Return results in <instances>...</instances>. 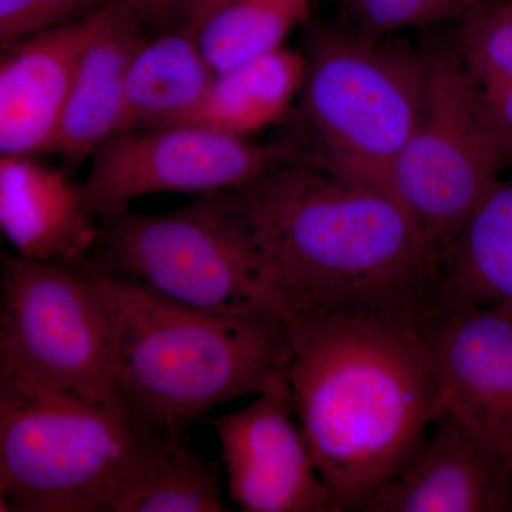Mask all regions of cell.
<instances>
[{
	"instance_id": "cell-1",
	"label": "cell",
	"mask_w": 512,
	"mask_h": 512,
	"mask_svg": "<svg viewBox=\"0 0 512 512\" xmlns=\"http://www.w3.org/2000/svg\"><path fill=\"white\" fill-rule=\"evenodd\" d=\"M261 258L275 311L423 316L440 261L392 192L316 158L220 191Z\"/></svg>"
},
{
	"instance_id": "cell-2",
	"label": "cell",
	"mask_w": 512,
	"mask_h": 512,
	"mask_svg": "<svg viewBox=\"0 0 512 512\" xmlns=\"http://www.w3.org/2000/svg\"><path fill=\"white\" fill-rule=\"evenodd\" d=\"M420 318L360 312L286 320L293 410L342 511H365L436 419Z\"/></svg>"
},
{
	"instance_id": "cell-3",
	"label": "cell",
	"mask_w": 512,
	"mask_h": 512,
	"mask_svg": "<svg viewBox=\"0 0 512 512\" xmlns=\"http://www.w3.org/2000/svg\"><path fill=\"white\" fill-rule=\"evenodd\" d=\"M84 262L109 313L117 393L143 429L184 436L214 407L258 396L285 376L282 316L205 311Z\"/></svg>"
},
{
	"instance_id": "cell-4",
	"label": "cell",
	"mask_w": 512,
	"mask_h": 512,
	"mask_svg": "<svg viewBox=\"0 0 512 512\" xmlns=\"http://www.w3.org/2000/svg\"><path fill=\"white\" fill-rule=\"evenodd\" d=\"M146 433L126 406L0 365V511L111 512Z\"/></svg>"
},
{
	"instance_id": "cell-5",
	"label": "cell",
	"mask_w": 512,
	"mask_h": 512,
	"mask_svg": "<svg viewBox=\"0 0 512 512\" xmlns=\"http://www.w3.org/2000/svg\"><path fill=\"white\" fill-rule=\"evenodd\" d=\"M303 53V140L330 167L384 185L423 114L426 50L316 23Z\"/></svg>"
},
{
	"instance_id": "cell-6",
	"label": "cell",
	"mask_w": 512,
	"mask_h": 512,
	"mask_svg": "<svg viewBox=\"0 0 512 512\" xmlns=\"http://www.w3.org/2000/svg\"><path fill=\"white\" fill-rule=\"evenodd\" d=\"M97 245L92 264L173 301L228 315H278L254 241L220 191L167 214L124 212L101 225Z\"/></svg>"
},
{
	"instance_id": "cell-7",
	"label": "cell",
	"mask_w": 512,
	"mask_h": 512,
	"mask_svg": "<svg viewBox=\"0 0 512 512\" xmlns=\"http://www.w3.org/2000/svg\"><path fill=\"white\" fill-rule=\"evenodd\" d=\"M424 50L429 83L423 114L390 165L384 187L441 265L471 212L507 168L481 116L478 86L456 47Z\"/></svg>"
},
{
	"instance_id": "cell-8",
	"label": "cell",
	"mask_w": 512,
	"mask_h": 512,
	"mask_svg": "<svg viewBox=\"0 0 512 512\" xmlns=\"http://www.w3.org/2000/svg\"><path fill=\"white\" fill-rule=\"evenodd\" d=\"M0 365L104 406L121 402L111 373L106 303L86 262L3 255Z\"/></svg>"
},
{
	"instance_id": "cell-9",
	"label": "cell",
	"mask_w": 512,
	"mask_h": 512,
	"mask_svg": "<svg viewBox=\"0 0 512 512\" xmlns=\"http://www.w3.org/2000/svg\"><path fill=\"white\" fill-rule=\"evenodd\" d=\"M312 157L303 138L256 144L200 124L131 128L94 151L80 194L101 227L144 195L232 190Z\"/></svg>"
},
{
	"instance_id": "cell-10",
	"label": "cell",
	"mask_w": 512,
	"mask_h": 512,
	"mask_svg": "<svg viewBox=\"0 0 512 512\" xmlns=\"http://www.w3.org/2000/svg\"><path fill=\"white\" fill-rule=\"evenodd\" d=\"M286 376L237 412L207 419L217 433L229 498L247 512H342L320 476Z\"/></svg>"
},
{
	"instance_id": "cell-11",
	"label": "cell",
	"mask_w": 512,
	"mask_h": 512,
	"mask_svg": "<svg viewBox=\"0 0 512 512\" xmlns=\"http://www.w3.org/2000/svg\"><path fill=\"white\" fill-rule=\"evenodd\" d=\"M437 413L456 416L505 458L512 454V306H433L420 318Z\"/></svg>"
},
{
	"instance_id": "cell-12",
	"label": "cell",
	"mask_w": 512,
	"mask_h": 512,
	"mask_svg": "<svg viewBox=\"0 0 512 512\" xmlns=\"http://www.w3.org/2000/svg\"><path fill=\"white\" fill-rule=\"evenodd\" d=\"M511 503L507 458L456 416L439 412L412 458L365 511L500 512L510 511Z\"/></svg>"
},
{
	"instance_id": "cell-13",
	"label": "cell",
	"mask_w": 512,
	"mask_h": 512,
	"mask_svg": "<svg viewBox=\"0 0 512 512\" xmlns=\"http://www.w3.org/2000/svg\"><path fill=\"white\" fill-rule=\"evenodd\" d=\"M96 23L97 10L86 18L2 45V156L49 153Z\"/></svg>"
},
{
	"instance_id": "cell-14",
	"label": "cell",
	"mask_w": 512,
	"mask_h": 512,
	"mask_svg": "<svg viewBox=\"0 0 512 512\" xmlns=\"http://www.w3.org/2000/svg\"><path fill=\"white\" fill-rule=\"evenodd\" d=\"M144 28L127 0H109L97 10L96 29L80 59L49 153L76 165L126 130L128 73L147 43Z\"/></svg>"
},
{
	"instance_id": "cell-15",
	"label": "cell",
	"mask_w": 512,
	"mask_h": 512,
	"mask_svg": "<svg viewBox=\"0 0 512 512\" xmlns=\"http://www.w3.org/2000/svg\"><path fill=\"white\" fill-rule=\"evenodd\" d=\"M35 156L0 160V227L16 255L77 264L97 247L100 222L84 207L79 185Z\"/></svg>"
},
{
	"instance_id": "cell-16",
	"label": "cell",
	"mask_w": 512,
	"mask_h": 512,
	"mask_svg": "<svg viewBox=\"0 0 512 512\" xmlns=\"http://www.w3.org/2000/svg\"><path fill=\"white\" fill-rule=\"evenodd\" d=\"M495 305L512 306V174L491 185L458 232L441 264L433 302Z\"/></svg>"
},
{
	"instance_id": "cell-17",
	"label": "cell",
	"mask_w": 512,
	"mask_h": 512,
	"mask_svg": "<svg viewBox=\"0 0 512 512\" xmlns=\"http://www.w3.org/2000/svg\"><path fill=\"white\" fill-rule=\"evenodd\" d=\"M215 77L197 36L184 26L147 40L128 73L126 130L187 123Z\"/></svg>"
},
{
	"instance_id": "cell-18",
	"label": "cell",
	"mask_w": 512,
	"mask_h": 512,
	"mask_svg": "<svg viewBox=\"0 0 512 512\" xmlns=\"http://www.w3.org/2000/svg\"><path fill=\"white\" fill-rule=\"evenodd\" d=\"M305 77V53L279 47L217 73L204 100L184 124L248 137L284 119L302 93Z\"/></svg>"
},
{
	"instance_id": "cell-19",
	"label": "cell",
	"mask_w": 512,
	"mask_h": 512,
	"mask_svg": "<svg viewBox=\"0 0 512 512\" xmlns=\"http://www.w3.org/2000/svg\"><path fill=\"white\" fill-rule=\"evenodd\" d=\"M225 511L220 463L194 453L180 434L147 430L111 512Z\"/></svg>"
},
{
	"instance_id": "cell-20",
	"label": "cell",
	"mask_w": 512,
	"mask_h": 512,
	"mask_svg": "<svg viewBox=\"0 0 512 512\" xmlns=\"http://www.w3.org/2000/svg\"><path fill=\"white\" fill-rule=\"evenodd\" d=\"M313 0H231L194 33L215 72L221 73L284 46L305 22Z\"/></svg>"
},
{
	"instance_id": "cell-21",
	"label": "cell",
	"mask_w": 512,
	"mask_h": 512,
	"mask_svg": "<svg viewBox=\"0 0 512 512\" xmlns=\"http://www.w3.org/2000/svg\"><path fill=\"white\" fill-rule=\"evenodd\" d=\"M343 23L363 35L386 39L410 29L463 22L495 0H335Z\"/></svg>"
},
{
	"instance_id": "cell-22",
	"label": "cell",
	"mask_w": 512,
	"mask_h": 512,
	"mask_svg": "<svg viewBox=\"0 0 512 512\" xmlns=\"http://www.w3.org/2000/svg\"><path fill=\"white\" fill-rule=\"evenodd\" d=\"M454 47L478 87L512 79V0H495L458 23Z\"/></svg>"
},
{
	"instance_id": "cell-23",
	"label": "cell",
	"mask_w": 512,
	"mask_h": 512,
	"mask_svg": "<svg viewBox=\"0 0 512 512\" xmlns=\"http://www.w3.org/2000/svg\"><path fill=\"white\" fill-rule=\"evenodd\" d=\"M109 0H0L2 45L92 15Z\"/></svg>"
},
{
	"instance_id": "cell-24",
	"label": "cell",
	"mask_w": 512,
	"mask_h": 512,
	"mask_svg": "<svg viewBox=\"0 0 512 512\" xmlns=\"http://www.w3.org/2000/svg\"><path fill=\"white\" fill-rule=\"evenodd\" d=\"M485 127L493 138L505 168L512 170V79L478 87Z\"/></svg>"
},
{
	"instance_id": "cell-25",
	"label": "cell",
	"mask_w": 512,
	"mask_h": 512,
	"mask_svg": "<svg viewBox=\"0 0 512 512\" xmlns=\"http://www.w3.org/2000/svg\"><path fill=\"white\" fill-rule=\"evenodd\" d=\"M136 10L144 25L164 26L167 23H181L188 0H127Z\"/></svg>"
},
{
	"instance_id": "cell-26",
	"label": "cell",
	"mask_w": 512,
	"mask_h": 512,
	"mask_svg": "<svg viewBox=\"0 0 512 512\" xmlns=\"http://www.w3.org/2000/svg\"><path fill=\"white\" fill-rule=\"evenodd\" d=\"M229 2L231 0H188L183 19H181V26L195 33L212 13L217 12Z\"/></svg>"
},
{
	"instance_id": "cell-27",
	"label": "cell",
	"mask_w": 512,
	"mask_h": 512,
	"mask_svg": "<svg viewBox=\"0 0 512 512\" xmlns=\"http://www.w3.org/2000/svg\"><path fill=\"white\" fill-rule=\"evenodd\" d=\"M508 466H510V473H511V483H512V454L510 457H508ZM512 511V503H511V510Z\"/></svg>"
}]
</instances>
